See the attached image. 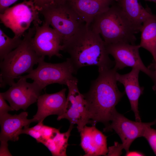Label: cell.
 Listing matches in <instances>:
<instances>
[{
    "label": "cell",
    "mask_w": 156,
    "mask_h": 156,
    "mask_svg": "<svg viewBox=\"0 0 156 156\" xmlns=\"http://www.w3.org/2000/svg\"><path fill=\"white\" fill-rule=\"evenodd\" d=\"M128 18L141 30L143 23L147 20L156 17L148 10L144 8L138 0H116Z\"/></svg>",
    "instance_id": "cell-18"
},
{
    "label": "cell",
    "mask_w": 156,
    "mask_h": 156,
    "mask_svg": "<svg viewBox=\"0 0 156 156\" xmlns=\"http://www.w3.org/2000/svg\"><path fill=\"white\" fill-rule=\"evenodd\" d=\"M35 32L31 40L32 46L37 53L41 56L49 58L55 56L61 58L60 53L63 50V39L60 35L50 25L42 21L40 26L33 24Z\"/></svg>",
    "instance_id": "cell-10"
},
{
    "label": "cell",
    "mask_w": 156,
    "mask_h": 156,
    "mask_svg": "<svg viewBox=\"0 0 156 156\" xmlns=\"http://www.w3.org/2000/svg\"><path fill=\"white\" fill-rule=\"evenodd\" d=\"M123 149L122 144L115 142L114 145L109 146L108 148V152L106 156H120L122 154Z\"/></svg>",
    "instance_id": "cell-25"
},
{
    "label": "cell",
    "mask_w": 156,
    "mask_h": 156,
    "mask_svg": "<svg viewBox=\"0 0 156 156\" xmlns=\"http://www.w3.org/2000/svg\"><path fill=\"white\" fill-rule=\"evenodd\" d=\"M18 0H0V13H2Z\"/></svg>",
    "instance_id": "cell-28"
},
{
    "label": "cell",
    "mask_w": 156,
    "mask_h": 156,
    "mask_svg": "<svg viewBox=\"0 0 156 156\" xmlns=\"http://www.w3.org/2000/svg\"><path fill=\"white\" fill-rule=\"evenodd\" d=\"M8 142H1L0 156H12L8 148Z\"/></svg>",
    "instance_id": "cell-29"
},
{
    "label": "cell",
    "mask_w": 156,
    "mask_h": 156,
    "mask_svg": "<svg viewBox=\"0 0 156 156\" xmlns=\"http://www.w3.org/2000/svg\"><path fill=\"white\" fill-rule=\"evenodd\" d=\"M27 79L21 76L6 92H0L14 110H25L31 105L37 101L42 90L33 81L28 82Z\"/></svg>",
    "instance_id": "cell-11"
},
{
    "label": "cell",
    "mask_w": 156,
    "mask_h": 156,
    "mask_svg": "<svg viewBox=\"0 0 156 156\" xmlns=\"http://www.w3.org/2000/svg\"><path fill=\"white\" fill-rule=\"evenodd\" d=\"M38 11L44 17L43 21L60 35L63 43L85 23L69 1L54 3Z\"/></svg>",
    "instance_id": "cell-5"
},
{
    "label": "cell",
    "mask_w": 156,
    "mask_h": 156,
    "mask_svg": "<svg viewBox=\"0 0 156 156\" xmlns=\"http://www.w3.org/2000/svg\"><path fill=\"white\" fill-rule=\"evenodd\" d=\"M0 93V117L8 113L10 111H14V109L10 106H9Z\"/></svg>",
    "instance_id": "cell-26"
},
{
    "label": "cell",
    "mask_w": 156,
    "mask_h": 156,
    "mask_svg": "<svg viewBox=\"0 0 156 156\" xmlns=\"http://www.w3.org/2000/svg\"><path fill=\"white\" fill-rule=\"evenodd\" d=\"M106 45L118 43L135 44L140 29L128 18L115 1L106 11L98 15L89 25Z\"/></svg>",
    "instance_id": "cell-3"
},
{
    "label": "cell",
    "mask_w": 156,
    "mask_h": 156,
    "mask_svg": "<svg viewBox=\"0 0 156 156\" xmlns=\"http://www.w3.org/2000/svg\"><path fill=\"white\" fill-rule=\"evenodd\" d=\"M77 78L68 81L66 85L68 91L63 113L58 116L60 120L66 119L70 124L77 125L80 132L85 126L90 123V119L86 101L83 94L79 92L78 87Z\"/></svg>",
    "instance_id": "cell-9"
},
{
    "label": "cell",
    "mask_w": 156,
    "mask_h": 156,
    "mask_svg": "<svg viewBox=\"0 0 156 156\" xmlns=\"http://www.w3.org/2000/svg\"><path fill=\"white\" fill-rule=\"evenodd\" d=\"M147 67L151 70L156 71V62H153Z\"/></svg>",
    "instance_id": "cell-32"
},
{
    "label": "cell",
    "mask_w": 156,
    "mask_h": 156,
    "mask_svg": "<svg viewBox=\"0 0 156 156\" xmlns=\"http://www.w3.org/2000/svg\"><path fill=\"white\" fill-rule=\"evenodd\" d=\"M81 146L85 156H106L108 152L107 136L95 125H85L80 132Z\"/></svg>",
    "instance_id": "cell-15"
},
{
    "label": "cell",
    "mask_w": 156,
    "mask_h": 156,
    "mask_svg": "<svg viewBox=\"0 0 156 156\" xmlns=\"http://www.w3.org/2000/svg\"><path fill=\"white\" fill-rule=\"evenodd\" d=\"M140 70L133 68L131 71L125 74H120L117 72L116 77L117 81L124 86L125 92L130 102L131 109L134 113L136 121L141 122L138 110V101L143 93L144 88L141 87L139 82Z\"/></svg>",
    "instance_id": "cell-16"
},
{
    "label": "cell",
    "mask_w": 156,
    "mask_h": 156,
    "mask_svg": "<svg viewBox=\"0 0 156 156\" xmlns=\"http://www.w3.org/2000/svg\"><path fill=\"white\" fill-rule=\"evenodd\" d=\"M35 32V26L29 28L23 35L19 45L6 55L0 63V87L11 86L14 80L32 71L34 66L45 57L39 55L33 48L31 40Z\"/></svg>",
    "instance_id": "cell-4"
},
{
    "label": "cell",
    "mask_w": 156,
    "mask_h": 156,
    "mask_svg": "<svg viewBox=\"0 0 156 156\" xmlns=\"http://www.w3.org/2000/svg\"><path fill=\"white\" fill-rule=\"evenodd\" d=\"M140 42L142 47L149 51L156 62V17L150 18L142 24Z\"/></svg>",
    "instance_id": "cell-19"
},
{
    "label": "cell",
    "mask_w": 156,
    "mask_h": 156,
    "mask_svg": "<svg viewBox=\"0 0 156 156\" xmlns=\"http://www.w3.org/2000/svg\"><path fill=\"white\" fill-rule=\"evenodd\" d=\"M66 90L64 88L55 93H45L39 96L37 101V111L33 116L35 122L43 121L50 115L58 116L63 113L66 101Z\"/></svg>",
    "instance_id": "cell-13"
},
{
    "label": "cell",
    "mask_w": 156,
    "mask_h": 156,
    "mask_svg": "<svg viewBox=\"0 0 156 156\" xmlns=\"http://www.w3.org/2000/svg\"><path fill=\"white\" fill-rule=\"evenodd\" d=\"M21 37H10L0 29V60L2 61L10 52L21 44Z\"/></svg>",
    "instance_id": "cell-21"
},
{
    "label": "cell",
    "mask_w": 156,
    "mask_h": 156,
    "mask_svg": "<svg viewBox=\"0 0 156 156\" xmlns=\"http://www.w3.org/2000/svg\"><path fill=\"white\" fill-rule=\"evenodd\" d=\"M28 112H23L17 115L8 113L0 117L1 142L16 141L19 138L24 128L29 127L31 123L35 122L34 118L28 119Z\"/></svg>",
    "instance_id": "cell-14"
},
{
    "label": "cell",
    "mask_w": 156,
    "mask_h": 156,
    "mask_svg": "<svg viewBox=\"0 0 156 156\" xmlns=\"http://www.w3.org/2000/svg\"><path fill=\"white\" fill-rule=\"evenodd\" d=\"M144 155L142 153L137 151H129L126 152L125 156H144Z\"/></svg>",
    "instance_id": "cell-30"
},
{
    "label": "cell",
    "mask_w": 156,
    "mask_h": 156,
    "mask_svg": "<svg viewBox=\"0 0 156 156\" xmlns=\"http://www.w3.org/2000/svg\"><path fill=\"white\" fill-rule=\"evenodd\" d=\"M70 0H54V3H62L68 1Z\"/></svg>",
    "instance_id": "cell-33"
},
{
    "label": "cell",
    "mask_w": 156,
    "mask_h": 156,
    "mask_svg": "<svg viewBox=\"0 0 156 156\" xmlns=\"http://www.w3.org/2000/svg\"><path fill=\"white\" fill-rule=\"evenodd\" d=\"M62 45L63 51L69 54L77 70L83 67L96 66L99 71L112 68L114 65L109 57L104 41L89 25L83 24Z\"/></svg>",
    "instance_id": "cell-1"
},
{
    "label": "cell",
    "mask_w": 156,
    "mask_h": 156,
    "mask_svg": "<svg viewBox=\"0 0 156 156\" xmlns=\"http://www.w3.org/2000/svg\"><path fill=\"white\" fill-rule=\"evenodd\" d=\"M149 1L153 2L155 3L156 5V0H149Z\"/></svg>",
    "instance_id": "cell-34"
},
{
    "label": "cell",
    "mask_w": 156,
    "mask_h": 156,
    "mask_svg": "<svg viewBox=\"0 0 156 156\" xmlns=\"http://www.w3.org/2000/svg\"><path fill=\"white\" fill-rule=\"evenodd\" d=\"M111 121L112 123L106 126L103 131L114 130L120 138L123 149L126 152L129 151L131 144L136 139L142 137L145 127L150 122L131 120L118 113L116 110Z\"/></svg>",
    "instance_id": "cell-12"
},
{
    "label": "cell",
    "mask_w": 156,
    "mask_h": 156,
    "mask_svg": "<svg viewBox=\"0 0 156 156\" xmlns=\"http://www.w3.org/2000/svg\"><path fill=\"white\" fill-rule=\"evenodd\" d=\"M145 0L147 1H149V0Z\"/></svg>",
    "instance_id": "cell-35"
},
{
    "label": "cell",
    "mask_w": 156,
    "mask_h": 156,
    "mask_svg": "<svg viewBox=\"0 0 156 156\" xmlns=\"http://www.w3.org/2000/svg\"><path fill=\"white\" fill-rule=\"evenodd\" d=\"M39 14L32 0H24L0 13V19L1 23L12 31L14 37H21L32 23L41 24Z\"/></svg>",
    "instance_id": "cell-7"
},
{
    "label": "cell",
    "mask_w": 156,
    "mask_h": 156,
    "mask_svg": "<svg viewBox=\"0 0 156 156\" xmlns=\"http://www.w3.org/2000/svg\"><path fill=\"white\" fill-rule=\"evenodd\" d=\"M98 77L92 81L89 91L84 94L88 106L90 123L95 125L102 122L109 124L116 110L115 106L124 92L118 89L114 68L98 71Z\"/></svg>",
    "instance_id": "cell-2"
},
{
    "label": "cell",
    "mask_w": 156,
    "mask_h": 156,
    "mask_svg": "<svg viewBox=\"0 0 156 156\" xmlns=\"http://www.w3.org/2000/svg\"><path fill=\"white\" fill-rule=\"evenodd\" d=\"M156 124V119L147 125L145 128L142 137L148 142L156 155V129L151 128L152 125Z\"/></svg>",
    "instance_id": "cell-22"
},
{
    "label": "cell",
    "mask_w": 156,
    "mask_h": 156,
    "mask_svg": "<svg viewBox=\"0 0 156 156\" xmlns=\"http://www.w3.org/2000/svg\"><path fill=\"white\" fill-rule=\"evenodd\" d=\"M40 131L43 139V143L45 140L53 139L60 131V130L44 125Z\"/></svg>",
    "instance_id": "cell-23"
},
{
    "label": "cell",
    "mask_w": 156,
    "mask_h": 156,
    "mask_svg": "<svg viewBox=\"0 0 156 156\" xmlns=\"http://www.w3.org/2000/svg\"><path fill=\"white\" fill-rule=\"evenodd\" d=\"M106 45L107 52L114 57L116 70L127 67L137 68L143 72L153 80V90H156V71L146 67L143 63L140 55L139 45L125 43H118Z\"/></svg>",
    "instance_id": "cell-8"
},
{
    "label": "cell",
    "mask_w": 156,
    "mask_h": 156,
    "mask_svg": "<svg viewBox=\"0 0 156 156\" xmlns=\"http://www.w3.org/2000/svg\"><path fill=\"white\" fill-rule=\"evenodd\" d=\"M44 125L43 121H40L38 122V124L36 125L31 127V128L33 129L36 131H40L41 129Z\"/></svg>",
    "instance_id": "cell-31"
},
{
    "label": "cell",
    "mask_w": 156,
    "mask_h": 156,
    "mask_svg": "<svg viewBox=\"0 0 156 156\" xmlns=\"http://www.w3.org/2000/svg\"><path fill=\"white\" fill-rule=\"evenodd\" d=\"M37 67L27 75L21 77L30 79L43 90L49 85L58 83L66 85L67 81L77 78L73 75L76 69L69 58L62 63L53 64L40 61Z\"/></svg>",
    "instance_id": "cell-6"
},
{
    "label": "cell",
    "mask_w": 156,
    "mask_h": 156,
    "mask_svg": "<svg viewBox=\"0 0 156 156\" xmlns=\"http://www.w3.org/2000/svg\"><path fill=\"white\" fill-rule=\"evenodd\" d=\"M74 125L70 124L69 129L66 132H58L52 139L44 141L43 143L53 156H67L66 150L68 145V140Z\"/></svg>",
    "instance_id": "cell-20"
},
{
    "label": "cell",
    "mask_w": 156,
    "mask_h": 156,
    "mask_svg": "<svg viewBox=\"0 0 156 156\" xmlns=\"http://www.w3.org/2000/svg\"><path fill=\"white\" fill-rule=\"evenodd\" d=\"M22 134L29 135L35 139L38 143H42L43 142L40 132L33 129L29 127L24 128L22 131Z\"/></svg>",
    "instance_id": "cell-24"
},
{
    "label": "cell",
    "mask_w": 156,
    "mask_h": 156,
    "mask_svg": "<svg viewBox=\"0 0 156 156\" xmlns=\"http://www.w3.org/2000/svg\"><path fill=\"white\" fill-rule=\"evenodd\" d=\"M38 11L54 3V0H32Z\"/></svg>",
    "instance_id": "cell-27"
},
{
    "label": "cell",
    "mask_w": 156,
    "mask_h": 156,
    "mask_svg": "<svg viewBox=\"0 0 156 156\" xmlns=\"http://www.w3.org/2000/svg\"><path fill=\"white\" fill-rule=\"evenodd\" d=\"M116 0H70L68 1L86 24L90 25L98 15L106 11Z\"/></svg>",
    "instance_id": "cell-17"
}]
</instances>
